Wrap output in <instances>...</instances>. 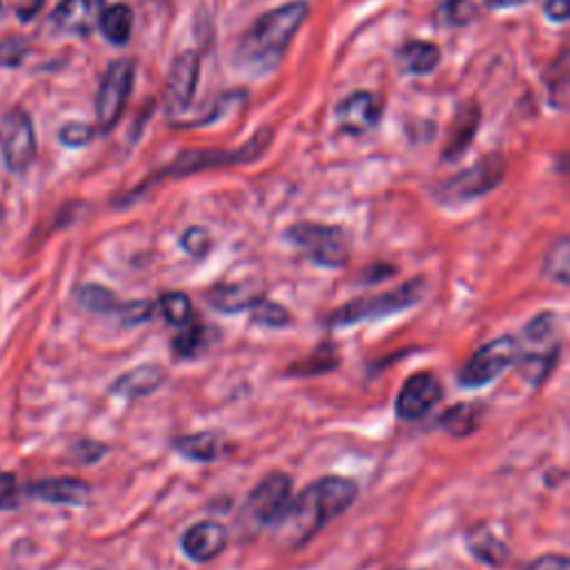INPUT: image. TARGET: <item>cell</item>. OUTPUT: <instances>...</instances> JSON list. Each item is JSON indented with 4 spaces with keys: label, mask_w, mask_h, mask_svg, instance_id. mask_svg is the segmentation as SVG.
<instances>
[{
    "label": "cell",
    "mask_w": 570,
    "mask_h": 570,
    "mask_svg": "<svg viewBox=\"0 0 570 570\" xmlns=\"http://www.w3.org/2000/svg\"><path fill=\"white\" fill-rule=\"evenodd\" d=\"M358 488L352 479L327 474L312 481L301 494L292 497L287 510L274 525L287 546L307 543L332 519L343 514L356 499Z\"/></svg>",
    "instance_id": "cell-1"
},
{
    "label": "cell",
    "mask_w": 570,
    "mask_h": 570,
    "mask_svg": "<svg viewBox=\"0 0 570 570\" xmlns=\"http://www.w3.org/2000/svg\"><path fill=\"white\" fill-rule=\"evenodd\" d=\"M309 4L305 0H292L258 16L238 42L236 62L243 69L256 73L274 69L281 62L294 33L305 22Z\"/></svg>",
    "instance_id": "cell-2"
},
{
    "label": "cell",
    "mask_w": 570,
    "mask_h": 570,
    "mask_svg": "<svg viewBox=\"0 0 570 570\" xmlns=\"http://www.w3.org/2000/svg\"><path fill=\"white\" fill-rule=\"evenodd\" d=\"M285 240L294 245L307 261L327 269L345 267L350 261L352 243L347 232L338 225L301 220L285 229Z\"/></svg>",
    "instance_id": "cell-3"
},
{
    "label": "cell",
    "mask_w": 570,
    "mask_h": 570,
    "mask_svg": "<svg viewBox=\"0 0 570 570\" xmlns=\"http://www.w3.org/2000/svg\"><path fill=\"white\" fill-rule=\"evenodd\" d=\"M425 294V281L423 278H410L387 292L381 294H372V296H361L354 298L341 307H336L330 314V325L332 327H347L354 323H363V321H372V318H381V316H390L396 314L401 309H407L412 305H416Z\"/></svg>",
    "instance_id": "cell-4"
},
{
    "label": "cell",
    "mask_w": 570,
    "mask_h": 570,
    "mask_svg": "<svg viewBox=\"0 0 570 570\" xmlns=\"http://www.w3.org/2000/svg\"><path fill=\"white\" fill-rule=\"evenodd\" d=\"M292 501V479L285 472L263 476L247 494L240 508V528L256 534L263 528H274Z\"/></svg>",
    "instance_id": "cell-5"
},
{
    "label": "cell",
    "mask_w": 570,
    "mask_h": 570,
    "mask_svg": "<svg viewBox=\"0 0 570 570\" xmlns=\"http://www.w3.org/2000/svg\"><path fill=\"white\" fill-rule=\"evenodd\" d=\"M503 171H505L503 156L499 151H490L468 169L441 183L436 189V198L441 203H463V200L479 198L492 191L501 183Z\"/></svg>",
    "instance_id": "cell-6"
},
{
    "label": "cell",
    "mask_w": 570,
    "mask_h": 570,
    "mask_svg": "<svg viewBox=\"0 0 570 570\" xmlns=\"http://www.w3.org/2000/svg\"><path fill=\"white\" fill-rule=\"evenodd\" d=\"M519 356V341L512 334L497 336L483 343L461 367L459 385L461 387H481L503 374L510 365H514Z\"/></svg>",
    "instance_id": "cell-7"
},
{
    "label": "cell",
    "mask_w": 570,
    "mask_h": 570,
    "mask_svg": "<svg viewBox=\"0 0 570 570\" xmlns=\"http://www.w3.org/2000/svg\"><path fill=\"white\" fill-rule=\"evenodd\" d=\"M267 140H269V131L261 129L252 140H247L243 147L232 149V151H223V149H189V151L180 154L163 174L171 176V178H178V176H187V174L212 169V167L252 163L269 145Z\"/></svg>",
    "instance_id": "cell-8"
},
{
    "label": "cell",
    "mask_w": 570,
    "mask_h": 570,
    "mask_svg": "<svg viewBox=\"0 0 570 570\" xmlns=\"http://www.w3.org/2000/svg\"><path fill=\"white\" fill-rule=\"evenodd\" d=\"M131 85H134V60L129 58L114 60L107 67L96 94V120L102 131L111 129L120 118L125 102L129 98Z\"/></svg>",
    "instance_id": "cell-9"
},
{
    "label": "cell",
    "mask_w": 570,
    "mask_h": 570,
    "mask_svg": "<svg viewBox=\"0 0 570 570\" xmlns=\"http://www.w3.org/2000/svg\"><path fill=\"white\" fill-rule=\"evenodd\" d=\"M0 145L11 171H22L36 156V134L31 118L22 109H11L0 120Z\"/></svg>",
    "instance_id": "cell-10"
},
{
    "label": "cell",
    "mask_w": 570,
    "mask_h": 570,
    "mask_svg": "<svg viewBox=\"0 0 570 570\" xmlns=\"http://www.w3.org/2000/svg\"><path fill=\"white\" fill-rule=\"evenodd\" d=\"M443 399V385L432 372H414L410 374L394 403V412L401 421H419L423 419L439 401Z\"/></svg>",
    "instance_id": "cell-11"
},
{
    "label": "cell",
    "mask_w": 570,
    "mask_h": 570,
    "mask_svg": "<svg viewBox=\"0 0 570 570\" xmlns=\"http://www.w3.org/2000/svg\"><path fill=\"white\" fill-rule=\"evenodd\" d=\"M198 71H200V58L191 49L178 53L171 60L165 89H163V105L169 114H178L189 107L198 85Z\"/></svg>",
    "instance_id": "cell-12"
},
{
    "label": "cell",
    "mask_w": 570,
    "mask_h": 570,
    "mask_svg": "<svg viewBox=\"0 0 570 570\" xmlns=\"http://www.w3.org/2000/svg\"><path fill=\"white\" fill-rule=\"evenodd\" d=\"M227 541H229V532L223 523L198 521L183 532L180 548L191 561L207 563V561L216 559L227 548Z\"/></svg>",
    "instance_id": "cell-13"
},
{
    "label": "cell",
    "mask_w": 570,
    "mask_h": 570,
    "mask_svg": "<svg viewBox=\"0 0 570 570\" xmlns=\"http://www.w3.org/2000/svg\"><path fill=\"white\" fill-rule=\"evenodd\" d=\"M102 9V0H62L53 9L51 20L65 33L87 36L98 27Z\"/></svg>",
    "instance_id": "cell-14"
},
{
    "label": "cell",
    "mask_w": 570,
    "mask_h": 570,
    "mask_svg": "<svg viewBox=\"0 0 570 570\" xmlns=\"http://www.w3.org/2000/svg\"><path fill=\"white\" fill-rule=\"evenodd\" d=\"M379 120V105L370 91H354L336 107V122L347 134H363Z\"/></svg>",
    "instance_id": "cell-15"
},
{
    "label": "cell",
    "mask_w": 570,
    "mask_h": 570,
    "mask_svg": "<svg viewBox=\"0 0 570 570\" xmlns=\"http://www.w3.org/2000/svg\"><path fill=\"white\" fill-rule=\"evenodd\" d=\"M27 494L62 505H82L89 499V485L76 476H53L40 479L27 485Z\"/></svg>",
    "instance_id": "cell-16"
},
{
    "label": "cell",
    "mask_w": 570,
    "mask_h": 570,
    "mask_svg": "<svg viewBox=\"0 0 570 570\" xmlns=\"http://www.w3.org/2000/svg\"><path fill=\"white\" fill-rule=\"evenodd\" d=\"M174 450L196 463H212L218 461L225 452H227V441L223 439V434L212 432V430H203V432H194V434H183L174 439Z\"/></svg>",
    "instance_id": "cell-17"
},
{
    "label": "cell",
    "mask_w": 570,
    "mask_h": 570,
    "mask_svg": "<svg viewBox=\"0 0 570 570\" xmlns=\"http://www.w3.org/2000/svg\"><path fill=\"white\" fill-rule=\"evenodd\" d=\"M165 381V370L156 363H142L136 365L134 370L120 374L114 385H111V394H120L125 399H138V396H147L151 392H156Z\"/></svg>",
    "instance_id": "cell-18"
},
{
    "label": "cell",
    "mask_w": 570,
    "mask_h": 570,
    "mask_svg": "<svg viewBox=\"0 0 570 570\" xmlns=\"http://www.w3.org/2000/svg\"><path fill=\"white\" fill-rule=\"evenodd\" d=\"M261 298V289L249 283H223L209 292V303L223 314L247 312Z\"/></svg>",
    "instance_id": "cell-19"
},
{
    "label": "cell",
    "mask_w": 570,
    "mask_h": 570,
    "mask_svg": "<svg viewBox=\"0 0 570 570\" xmlns=\"http://www.w3.org/2000/svg\"><path fill=\"white\" fill-rule=\"evenodd\" d=\"M465 546L470 550V554L492 568H499L508 561L510 550L508 546L485 525H474L465 532Z\"/></svg>",
    "instance_id": "cell-20"
},
{
    "label": "cell",
    "mask_w": 570,
    "mask_h": 570,
    "mask_svg": "<svg viewBox=\"0 0 570 570\" xmlns=\"http://www.w3.org/2000/svg\"><path fill=\"white\" fill-rule=\"evenodd\" d=\"M485 414V405L481 401H463L456 405H450L439 416V428H443L452 436H470L479 430Z\"/></svg>",
    "instance_id": "cell-21"
},
{
    "label": "cell",
    "mask_w": 570,
    "mask_h": 570,
    "mask_svg": "<svg viewBox=\"0 0 570 570\" xmlns=\"http://www.w3.org/2000/svg\"><path fill=\"white\" fill-rule=\"evenodd\" d=\"M399 58H401L405 71L416 73V76H425V73L434 71L436 65L441 62V51L434 42L412 40V42L403 45V49L399 51Z\"/></svg>",
    "instance_id": "cell-22"
},
{
    "label": "cell",
    "mask_w": 570,
    "mask_h": 570,
    "mask_svg": "<svg viewBox=\"0 0 570 570\" xmlns=\"http://www.w3.org/2000/svg\"><path fill=\"white\" fill-rule=\"evenodd\" d=\"M98 27L111 45H125L131 36V29H134V13L122 2L111 4V7L102 9Z\"/></svg>",
    "instance_id": "cell-23"
},
{
    "label": "cell",
    "mask_w": 570,
    "mask_h": 570,
    "mask_svg": "<svg viewBox=\"0 0 570 570\" xmlns=\"http://www.w3.org/2000/svg\"><path fill=\"white\" fill-rule=\"evenodd\" d=\"M76 301L96 314H118L122 307V301L105 285L98 283H85L76 289Z\"/></svg>",
    "instance_id": "cell-24"
},
{
    "label": "cell",
    "mask_w": 570,
    "mask_h": 570,
    "mask_svg": "<svg viewBox=\"0 0 570 570\" xmlns=\"http://www.w3.org/2000/svg\"><path fill=\"white\" fill-rule=\"evenodd\" d=\"M176 330L178 332H176V336L171 341V354L176 358H191V356H196L200 352V347H205L207 327L200 321L191 318V321H187L185 325H180Z\"/></svg>",
    "instance_id": "cell-25"
},
{
    "label": "cell",
    "mask_w": 570,
    "mask_h": 570,
    "mask_svg": "<svg viewBox=\"0 0 570 570\" xmlns=\"http://www.w3.org/2000/svg\"><path fill=\"white\" fill-rule=\"evenodd\" d=\"M154 307H158L160 316L174 327H180L194 318V305L185 292H165Z\"/></svg>",
    "instance_id": "cell-26"
},
{
    "label": "cell",
    "mask_w": 570,
    "mask_h": 570,
    "mask_svg": "<svg viewBox=\"0 0 570 570\" xmlns=\"http://www.w3.org/2000/svg\"><path fill=\"white\" fill-rule=\"evenodd\" d=\"M461 116H463V120H456V131L452 134V140L448 145V149L443 151V158L452 160V158L461 156L468 149V145H470V140H472V136L476 131L481 111H479V107L472 105V107L461 109Z\"/></svg>",
    "instance_id": "cell-27"
},
{
    "label": "cell",
    "mask_w": 570,
    "mask_h": 570,
    "mask_svg": "<svg viewBox=\"0 0 570 570\" xmlns=\"http://www.w3.org/2000/svg\"><path fill=\"white\" fill-rule=\"evenodd\" d=\"M568 267H570V243L566 236L552 243L543 258V276L566 285L568 283Z\"/></svg>",
    "instance_id": "cell-28"
},
{
    "label": "cell",
    "mask_w": 570,
    "mask_h": 570,
    "mask_svg": "<svg viewBox=\"0 0 570 570\" xmlns=\"http://www.w3.org/2000/svg\"><path fill=\"white\" fill-rule=\"evenodd\" d=\"M479 13V7L472 0H443L436 9V18L445 27L470 24Z\"/></svg>",
    "instance_id": "cell-29"
},
{
    "label": "cell",
    "mask_w": 570,
    "mask_h": 570,
    "mask_svg": "<svg viewBox=\"0 0 570 570\" xmlns=\"http://www.w3.org/2000/svg\"><path fill=\"white\" fill-rule=\"evenodd\" d=\"M554 356H557V347L552 352H546V354H525V356H517V363H519V370H521V376L528 379L530 383H541L548 372L554 367Z\"/></svg>",
    "instance_id": "cell-30"
},
{
    "label": "cell",
    "mask_w": 570,
    "mask_h": 570,
    "mask_svg": "<svg viewBox=\"0 0 570 570\" xmlns=\"http://www.w3.org/2000/svg\"><path fill=\"white\" fill-rule=\"evenodd\" d=\"M247 312L252 314V321L256 325H265V327H283L292 321L289 312L283 305H278L274 301H267L265 296L258 303H254Z\"/></svg>",
    "instance_id": "cell-31"
},
{
    "label": "cell",
    "mask_w": 570,
    "mask_h": 570,
    "mask_svg": "<svg viewBox=\"0 0 570 570\" xmlns=\"http://www.w3.org/2000/svg\"><path fill=\"white\" fill-rule=\"evenodd\" d=\"M338 363L336 354H334V347L332 345H318L314 350V354L296 365L301 367H292V372H298V374H318V372H327V370H334Z\"/></svg>",
    "instance_id": "cell-32"
},
{
    "label": "cell",
    "mask_w": 570,
    "mask_h": 570,
    "mask_svg": "<svg viewBox=\"0 0 570 570\" xmlns=\"http://www.w3.org/2000/svg\"><path fill=\"white\" fill-rule=\"evenodd\" d=\"M557 332V314L554 312H541L537 314L534 318H530L523 327V336L530 341V343H543L548 341L550 336H554Z\"/></svg>",
    "instance_id": "cell-33"
},
{
    "label": "cell",
    "mask_w": 570,
    "mask_h": 570,
    "mask_svg": "<svg viewBox=\"0 0 570 570\" xmlns=\"http://www.w3.org/2000/svg\"><path fill=\"white\" fill-rule=\"evenodd\" d=\"M180 247H183L189 256L203 258V256L209 252V247H212V236H209V232H207L205 227H200V225L187 227V229L183 232V236H180Z\"/></svg>",
    "instance_id": "cell-34"
},
{
    "label": "cell",
    "mask_w": 570,
    "mask_h": 570,
    "mask_svg": "<svg viewBox=\"0 0 570 570\" xmlns=\"http://www.w3.org/2000/svg\"><path fill=\"white\" fill-rule=\"evenodd\" d=\"M91 136H94V129L89 125H85V122H67L58 131L60 142L67 145V147H82V145H87L91 140Z\"/></svg>",
    "instance_id": "cell-35"
},
{
    "label": "cell",
    "mask_w": 570,
    "mask_h": 570,
    "mask_svg": "<svg viewBox=\"0 0 570 570\" xmlns=\"http://www.w3.org/2000/svg\"><path fill=\"white\" fill-rule=\"evenodd\" d=\"M27 56V42L22 38H7L0 42V67H16Z\"/></svg>",
    "instance_id": "cell-36"
},
{
    "label": "cell",
    "mask_w": 570,
    "mask_h": 570,
    "mask_svg": "<svg viewBox=\"0 0 570 570\" xmlns=\"http://www.w3.org/2000/svg\"><path fill=\"white\" fill-rule=\"evenodd\" d=\"M69 454L80 461V463H91L96 459H100L105 454V445L100 441H91V439H80L69 448Z\"/></svg>",
    "instance_id": "cell-37"
},
{
    "label": "cell",
    "mask_w": 570,
    "mask_h": 570,
    "mask_svg": "<svg viewBox=\"0 0 570 570\" xmlns=\"http://www.w3.org/2000/svg\"><path fill=\"white\" fill-rule=\"evenodd\" d=\"M20 503V488L11 472H0V508L11 510Z\"/></svg>",
    "instance_id": "cell-38"
},
{
    "label": "cell",
    "mask_w": 570,
    "mask_h": 570,
    "mask_svg": "<svg viewBox=\"0 0 570 570\" xmlns=\"http://www.w3.org/2000/svg\"><path fill=\"white\" fill-rule=\"evenodd\" d=\"M523 570H570L566 554H541L532 559Z\"/></svg>",
    "instance_id": "cell-39"
},
{
    "label": "cell",
    "mask_w": 570,
    "mask_h": 570,
    "mask_svg": "<svg viewBox=\"0 0 570 570\" xmlns=\"http://www.w3.org/2000/svg\"><path fill=\"white\" fill-rule=\"evenodd\" d=\"M546 16L554 22H563L568 18V0H548L543 7Z\"/></svg>",
    "instance_id": "cell-40"
},
{
    "label": "cell",
    "mask_w": 570,
    "mask_h": 570,
    "mask_svg": "<svg viewBox=\"0 0 570 570\" xmlns=\"http://www.w3.org/2000/svg\"><path fill=\"white\" fill-rule=\"evenodd\" d=\"M42 2H45V0H18V4H16L18 18H20V20H31V18L40 11Z\"/></svg>",
    "instance_id": "cell-41"
},
{
    "label": "cell",
    "mask_w": 570,
    "mask_h": 570,
    "mask_svg": "<svg viewBox=\"0 0 570 570\" xmlns=\"http://www.w3.org/2000/svg\"><path fill=\"white\" fill-rule=\"evenodd\" d=\"M490 9H508V7H517V4H523L528 0H483Z\"/></svg>",
    "instance_id": "cell-42"
},
{
    "label": "cell",
    "mask_w": 570,
    "mask_h": 570,
    "mask_svg": "<svg viewBox=\"0 0 570 570\" xmlns=\"http://www.w3.org/2000/svg\"><path fill=\"white\" fill-rule=\"evenodd\" d=\"M2 13H4V7H2V2H0V16H2Z\"/></svg>",
    "instance_id": "cell-43"
},
{
    "label": "cell",
    "mask_w": 570,
    "mask_h": 570,
    "mask_svg": "<svg viewBox=\"0 0 570 570\" xmlns=\"http://www.w3.org/2000/svg\"><path fill=\"white\" fill-rule=\"evenodd\" d=\"M2 216H4V214H2V207H0V220H2Z\"/></svg>",
    "instance_id": "cell-44"
},
{
    "label": "cell",
    "mask_w": 570,
    "mask_h": 570,
    "mask_svg": "<svg viewBox=\"0 0 570 570\" xmlns=\"http://www.w3.org/2000/svg\"><path fill=\"white\" fill-rule=\"evenodd\" d=\"M387 570H399V568H387Z\"/></svg>",
    "instance_id": "cell-45"
}]
</instances>
